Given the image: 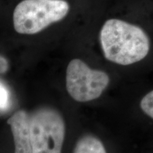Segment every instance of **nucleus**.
Returning a JSON list of instances; mask_svg holds the SVG:
<instances>
[{"instance_id": "nucleus-1", "label": "nucleus", "mask_w": 153, "mask_h": 153, "mask_svg": "<svg viewBox=\"0 0 153 153\" xmlns=\"http://www.w3.org/2000/svg\"><path fill=\"white\" fill-rule=\"evenodd\" d=\"M100 43L106 60L120 65H129L143 60L150 51V43L143 28L111 19L100 31Z\"/></svg>"}, {"instance_id": "nucleus-2", "label": "nucleus", "mask_w": 153, "mask_h": 153, "mask_svg": "<svg viewBox=\"0 0 153 153\" xmlns=\"http://www.w3.org/2000/svg\"><path fill=\"white\" fill-rule=\"evenodd\" d=\"M70 6L64 0H23L14 11V29L21 34H36L62 20Z\"/></svg>"}, {"instance_id": "nucleus-3", "label": "nucleus", "mask_w": 153, "mask_h": 153, "mask_svg": "<svg viewBox=\"0 0 153 153\" xmlns=\"http://www.w3.org/2000/svg\"><path fill=\"white\" fill-rule=\"evenodd\" d=\"M33 153H61L65 123L62 115L51 107H43L30 115Z\"/></svg>"}, {"instance_id": "nucleus-4", "label": "nucleus", "mask_w": 153, "mask_h": 153, "mask_svg": "<svg viewBox=\"0 0 153 153\" xmlns=\"http://www.w3.org/2000/svg\"><path fill=\"white\" fill-rule=\"evenodd\" d=\"M106 72L91 69L79 59H73L66 70V89L70 97L79 102L99 98L109 84Z\"/></svg>"}, {"instance_id": "nucleus-5", "label": "nucleus", "mask_w": 153, "mask_h": 153, "mask_svg": "<svg viewBox=\"0 0 153 153\" xmlns=\"http://www.w3.org/2000/svg\"><path fill=\"white\" fill-rule=\"evenodd\" d=\"M14 137V153H33L30 115L24 110L17 111L7 120Z\"/></svg>"}, {"instance_id": "nucleus-6", "label": "nucleus", "mask_w": 153, "mask_h": 153, "mask_svg": "<svg viewBox=\"0 0 153 153\" xmlns=\"http://www.w3.org/2000/svg\"><path fill=\"white\" fill-rule=\"evenodd\" d=\"M73 153H106L101 141L94 135L82 137L74 147Z\"/></svg>"}, {"instance_id": "nucleus-7", "label": "nucleus", "mask_w": 153, "mask_h": 153, "mask_svg": "<svg viewBox=\"0 0 153 153\" xmlns=\"http://www.w3.org/2000/svg\"><path fill=\"white\" fill-rule=\"evenodd\" d=\"M140 108L147 116L153 119V90L143 97L140 101Z\"/></svg>"}, {"instance_id": "nucleus-8", "label": "nucleus", "mask_w": 153, "mask_h": 153, "mask_svg": "<svg viewBox=\"0 0 153 153\" xmlns=\"http://www.w3.org/2000/svg\"><path fill=\"white\" fill-rule=\"evenodd\" d=\"M10 105V93L7 87L0 81V110H7Z\"/></svg>"}, {"instance_id": "nucleus-9", "label": "nucleus", "mask_w": 153, "mask_h": 153, "mask_svg": "<svg viewBox=\"0 0 153 153\" xmlns=\"http://www.w3.org/2000/svg\"><path fill=\"white\" fill-rule=\"evenodd\" d=\"M9 70V62L5 57L0 55V74H4Z\"/></svg>"}]
</instances>
